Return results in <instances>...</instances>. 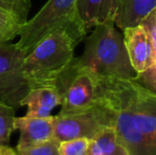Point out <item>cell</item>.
I'll return each mask as SVG.
<instances>
[{
    "label": "cell",
    "instance_id": "1",
    "mask_svg": "<svg viewBox=\"0 0 156 155\" xmlns=\"http://www.w3.org/2000/svg\"><path fill=\"white\" fill-rule=\"evenodd\" d=\"M114 129L129 155H156V95L134 80L102 78Z\"/></svg>",
    "mask_w": 156,
    "mask_h": 155
},
{
    "label": "cell",
    "instance_id": "2",
    "mask_svg": "<svg viewBox=\"0 0 156 155\" xmlns=\"http://www.w3.org/2000/svg\"><path fill=\"white\" fill-rule=\"evenodd\" d=\"M78 60L101 78L136 80L138 77L129 63L123 34L114 23H101L94 28L85 39L84 51Z\"/></svg>",
    "mask_w": 156,
    "mask_h": 155
},
{
    "label": "cell",
    "instance_id": "3",
    "mask_svg": "<svg viewBox=\"0 0 156 155\" xmlns=\"http://www.w3.org/2000/svg\"><path fill=\"white\" fill-rule=\"evenodd\" d=\"M76 45L65 30H55L38 41L23 62V73L29 88L54 85L74 58Z\"/></svg>",
    "mask_w": 156,
    "mask_h": 155
},
{
    "label": "cell",
    "instance_id": "4",
    "mask_svg": "<svg viewBox=\"0 0 156 155\" xmlns=\"http://www.w3.org/2000/svg\"><path fill=\"white\" fill-rule=\"evenodd\" d=\"M55 30H65L76 44L85 38V31L76 11V0H48L35 16L21 27L15 45L28 54L38 41Z\"/></svg>",
    "mask_w": 156,
    "mask_h": 155
},
{
    "label": "cell",
    "instance_id": "5",
    "mask_svg": "<svg viewBox=\"0 0 156 155\" xmlns=\"http://www.w3.org/2000/svg\"><path fill=\"white\" fill-rule=\"evenodd\" d=\"M54 85L62 98L58 114L80 112L105 102L102 78L81 65L78 58L66 67Z\"/></svg>",
    "mask_w": 156,
    "mask_h": 155
},
{
    "label": "cell",
    "instance_id": "6",
    "mask_svg": "<svg viewBox=\"0 0 156 155\" xmlns=\"http://www.w3.org/2000/svg\"><path fill=\"white\" fill-rule=\"evenodd\" d=\"M109 126H114V113L104 102L80 112L54 116L53 138L58 143L76 138L93 139Z\"/></svg>",
    "mask_w": 156,
    "mask_h": 155
},
{
    "label": "cell",
    "instance_id": "7",
    "mask_svg": "<svg viewBox=\"0 0 156 155\" xmlns=\"http://www.w3.org/2000/svg\"><path fill=\"white\" fill-rule=\"evenodd\" d=\"M26 55L15 44H0V101L14 108L30 89L23 73Z\"/></svg>",
    "mask_w": 156,
    "mask_h": 155
},
{
    "label": "cell",
    "instance_id": "8",
    "mask_svg": "<svg viewBox=\"0 0 156 155\" xmlns=\"http://www.w3.org/2000/svg\"><path fill=\"white\" fill-rule=\"evenodd\" d=\"M123 41L132 67L138 76L146 72L152 64L153 48L147 30L141 25L122 30Z\"/></svg>",
    "mask_w": 156,
    "mask_h": 155
},
{
    "label": "cell",
    "instance_id": "9",
    "mask_svg": "<svg viewBox=\"0 0 156 155\" xmlns=\"http://www.w3.org/2000/svg\"><path fill=\"white\" fill-rule=\"evenodd\" d=\"M14 129L20 132L17 151L53 139L54 116L45 118L15 117Z\"/></svg>",
    "mask_w": 156,
    "mask_h": 155
},
{
    "label": "cell",
    "instance_id": "10",
    "mask_svg": "<svg viewBox=\"0 0 156 155\" xmlns=\"http://www.w3.org/2000/svg\"><path fill=\"white\" fill-rule=\"evenodd\" d=\"M30 0H0V44L9 43L27 23Z\"/></svg>",
    "mask_w": 156,
    "mask_h": 155
},
{
    "label": "cell",
    "instance_id": "11",
    "mask_svg": "<svg viewBox=\"0 0 156 155\" xmlns=\"http://www.w3.org/2000/svg\"><path fill=\"white\" fill-rule=\"evenodd\" d=\"M119 6L120 0H76L79 18L87 33L101 23H115Z\"/></svg>",
    "mask_w": 156,
    "mask_h": 155
},
{
    "label": "cell",
    "instance_id": "12",
    "mask_svg": "<svg viewBox=\"0 0 156 155\" xmlns=\"http://www.w3.org/2000/svg\"><path fill=\"white\" fill-rule=\"evenodd\" d=\"M62 98L55 85L30 88L20 101V106H27V117L45 118L52 116L51 113L61 105Z\"/></svg>",
    "mask_w": 156,
    "mask_h": 155
},
{
    "label": "cell",
    "instance_id": "13",
    "mask_svg": "<svg viewBox=\"0 0 156 155\" xmlns=\"http://www.w3.org/2000/svg\"><path fill=\"white\" fill-rule=\"evenodd\" d=\"M156 6V0H120L115 26L122 31L138 26Z\"/></svg>",
    "mask_w": 156,
    "mask_h": 155
},
{
    "label": "cell",
    "instance_id": "14",
    "mask_svg": "<svg viewBox=\"0 0 156 155\" xmlns=\"http://www.w3.org/2000/svg\"><path fill=\"white\" fill-rule=\"evenodd\" d=\"M85 155H129V152L118 139L114 126H109L90 139Z\"/></svg>",
    "mask_w": 156,
    "mask_h": 155
},
{
    "label": "cell",
    "instance_id": "15",
    "mask_svg": "<svg viewBox=\"0 0 156 155\" xmlns=\"http://www.w3.org/2000/svg\"><path fill=\"white\" fill-rule=\"evenodd\" d=\"M140 25L147 30L151 38L153 48V60L148 70L138 76L137 79L134 81L156 95V6L147 15Z\"/></svg>",
    "mask_w": 156,
    "mask_h": 155
},
{
    "label": "cell",
    "instance_id": "16",
    "mask_svg": "<svg viewBox=\"0 0 156 155\" xmlns=\"http://www.w3.org/2000/svg\"><path fill=\"white\" fill-rule=\"evenodd\" d=\"M15 108L0 101V148L10 141L14 129Z\"/></svg>",
    "mask_w": 156,
    "mask_h": 155
},
{
    "label": "cell",
    "instance_id": "17",
    "mask_svg": "<svg viewBox=\"0 0 156 155\" xmlns=\"http://www.w3.org/2000/svg\"><path fill=\"white\" fill-rule=\"evenodd\" d=\"M90 139L76 138L61 141L58 146L60 155H85L88 150Z\"/></svg>",
    "mask_w": 156,
    "mask_h": 155
},
{
    "label": "cell",
    "instance_id": "18",
    "mask_svg": "<svg viewBox=\"0 0 156 155\" xmlns=\"http://www.w3.org/2000/svg\"><path fill=\"white\" fill-rule=\"evenodd\" d=\"M58 146H60V143L53 138L51 140L18 151V155H60Z\"/></svg>",
    "mask_w": 156,
    "mask_h": 155
},
{
    "label": "cell",
    "instance_id": "19",
    "mask_svg": "<svg viewBox=\"0 0 156 155\" xmlns=\"http://www.w3.org/2000/svg\"><path fill=\"white\" fill-rule=\"evenodd\" d=\"M0 155H18V154L15 153L8 146H3V147L0 148Z\"/></svg>",
    "mask_w": 156,
    "mask_h": 155
}]
</instances>
